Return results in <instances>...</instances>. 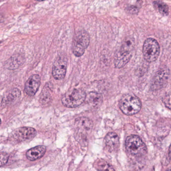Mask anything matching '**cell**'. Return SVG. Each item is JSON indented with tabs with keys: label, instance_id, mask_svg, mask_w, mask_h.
<instances>
[{
	"label": "cell",
	"instance_id": "277c9868",
	"mask_svg": "<svg viewBox=\"0 0 171 171\" xmlns=\"http://www.w3.org/2000/svg\"><path fill=\"white\" fill-rule=\"evenodd\" d=\"M125 146L127 151L131 155L140 157L146 154L147 147L140 137L136 135H131L127 137Z\"/></svg>",
	"mask_w": 171,
	"mask_h": 171
},
{
	"label": "cell",
	"instance_id": "8992f818",
	"mask_svg": "<svg viewBox=\"0 0 171 171\" xmlns=\"http://www.w3.org/2000/svg\"><path fill=\"white\" fill-rule=\"evenodd\" d=\"M67 67V58L64 54H59L55 60L52 73L57 80H61L65 77Z\"/></svg>",
	"mask_w": 171,
	"mask_h": 171
},
{
	"label": "cell",
	"instance_id": "7a4b0ae2",
	"mask_svg": "<svg viewBox=\"0 0 171 171\" xmlns=\"http://www.w3.org/2000/svg\"><path fill=\"white\" fill-rule=\"evenodd\" d=\"M87 95L84 90L75 88L66 92L62 98L64 106L69 108H74L80 105L87 98Z\"/></svg>",
	"mask_w": 171,
	"mask_h": 171
},
{
	"label": "cell",
	"instance_id": "9a60e30c",
	"mask_svg": "<svg viewBox=\"0 0 171 171\" xmlns=\"http://www.w3.org/2000/svg\"><path fill=\"white\" fill-rule=\"evenodd\" d=\"M24 62V57L19 54H17L15 56H12L6 64L8 68L14 69L17 68Z\"/></svg>",
	"mask_w": 171,
	"mask_h": 171
},
{
	"label": "cell",
	"instance_id": "30bf717a",
	"mask_svg": "<svg viewBox=\"0 0 171 171\" xmlns=\"http://www.w3.org/2000/svg\"><path fill=\"white\" fill-rule=\"evenodd\" d=\"M132 52H126L121 50L115 53L114 59V63L116 68H121L126 65L131 59Z\"/></svg>",
	"mask_w": 171,
	"mask_h": 171
},
{
	"label": "cell",
	"instance_id": "7402d4cb",
	"mask_svg": "<svg viewBox=\"0 0 171 171\" xmlns=\"http://www.w3.org/2000/svg\"><path fill=\"white\" fill-rule=\"evenodd\" d=\"M9 156L5 153H1V166L2 167L5 165L8 161Z\"/></svg>",
	"mask_w": 171,
	"mask_h": 171
},
{
	"label": "cell",
	"instance_id": "52a82bcc",
	"mask_svg": "<svg viewBox=\"0 0 171 171\" xmlns=\"http://www.w3.org/2000/svg\"><path fill=\"white\" fill-rule=\"evenodd\" d=\"M36 131L30 127H22L15 130L11 138L16 142H22L33 139L36 135Z\"/></svg>",
	"mask_w": 171,
	"mask_h": 171
},
{
	"label": "cell",
	"instance_id": "4fadbf2b",
	"mask_svg": "<svg viewBox=\"0 0 171 171\" xmlns=\"http://www.w3.org/2000/svg\"><path fill=\"white\" fill-rule=\"evenodd\" d=\"M76 126L82 132L88 133L92 130L93 124L89 119L85 117H80L75 121Z\"/></svg>",
	"mask_w": 171,
	"mask_h": 171
},
{
	"label": "cell",
	"instance_id": "d6986e66",
	"mask_svg": "<svg viewBox=\"0 0 171 171\" xmlns=\"http://www.w3.org/2000/svg\"><path fill=\"white\" fill-rule=\"evenodd\" d=\"M154 6L158 12L163 15L167 16L169 14V8L165 3L160 1L154 2Z\"/></svg>",
	"mask_w": 171,
	"mask_h": 171
},
{
	"label": "cell",
	"instance_id": "ffe728a7",
	"mask_svg": "<svg viewBox=\"0 0 171 171\" xmlns=\"http://www.w3.org/2000/svg\"><path fill=\"white\" fill-rule=\"evenodd\" d=\"M94 166L96 169L101 171H105V170H114L112 166L110 164L106 162V161L103 160H98L96 161L94 164Z\"/></svg>",
	"mask_w": 171,
	"mask_h": 171
},
{
	"label": "cell",
	"instance_id": "e0dca14e",
	"mask_svg": "<svg viewBox=\"0 0 171 171\" xmlns=\"http://www.w3.org/2000/svg\"><path fill=\"white\" fill-rule=\"evenodd\" d=\"M135 39L133 37H128L124 39L121 46V49L126 52H132L135 48Z\"/></svg>",
	"mask_w": 171,
	"mask_h": 171
},
{
	"label": "cell",
	"instance_id": "484cf974",
	"mask_svg": "<svg viewBox=\"0 0 171 171\" xmlns=\"http://www.w3.org/2000/svg\"><path fill=\"white\" fill-rule=\"evenodd\" d=\"M137 1H140V0H137Z\"/></svg>",
	"mask_w": 171,
	"mask_h": 171
},
{
	"label": "cell",
	"instance_id": "d4e9b609",
	"mask_svg": "<svg viewBox=\"0 0 171 171\" xmlns=\"http://www.w3.org/2000/svg\"><path fill=\"white\" fill-rule=\"evenodd\" d=\"M36 1H38V2H42V1H45V0H35Z\"/></svg>",
	"mask_w": 171,
	"mask_h": 171
},
{
	"label": "cell",
	"instance_id": "9c48e42d",
	"mask_svg": "<svg viewBox=\"0 0 171 171\" xmlns=\"http://www.w3.org/2000/svg\"><path fill=\"white\" fill-rule=\"evenodd\" d=\"M104 145L106 151L110 153L117 151L119 146V139L117 134L114 132L107 133L104 139Z\"/></svg>",
	"mask_w": 171,
	"mask_h": 171
},
{
	"label": "cell",
	"instance_id": "ac0fdd59",
	"mask_svg": "<svg viewBox=\"0 0 171 171\" xmlns=\"http://www.w3.org/2000/svg\"><path fill=\"white\" fill-rule=\"evenodd\" d=\"M48 87H44L40 97V102L43 105H47L51 101L50 92L49 91V88Z\"/></svg>",
	"mask_w": 171,
	"mask_h": 171
},
{
	"label": "cell",
	"instance_id": "cb8c5ba5",
	"mask_svg": "<svg viewBox=\"0 0 171 171\" xmlns=\"http://www.w3.org/2000/svg\"><path fill=\"white\" fill-rule=\"evenodd\" d=\"M169 155L170 157L171 158V144L170 146L169 149Z\"/></svg>",
	"mask_w": 171,
	"mask_h": 171
},
{
	"label": "cell",
	"instance_id": "ba28073f",
	"mask_svg": "<svg viewBox=\"0 0 171 171\" xmlns=\"http://www.w3.org/2000/svg\"><path fill=\"white\" fill-rule=\"evenodd\" d=\"M41 84V78L38 74L31 76L27 80L25 85V91L30 96H34Z\"/></svg>",
	"mask_w": 171,
	"mask_h": 171
},
{
	"label": "cell",
	"instance_id": "603a6c76",
	"mask_svg": "<svg viewBox=\"0 0 171 171\" xmlns=\"http://www.w3.org/2000/svg\"><path fill=\"white\" fill-rule=\"evenodd\" d=\"M127 11L128 12H129L131 14H135L138 12L139 10L137 9V8L135 6H130L127 8Z\"/></svg>",
	"mask_w": 171,
	"mask_h": 171
},
{
	"label": "cell",
	"instance_id": "7c38bea8",
	"mask_svg": "<svg viewBox=\"0 0 171 171\" xmlns=\"http://www.w3.org/2000/svg\"><path fill=\"white\" fill-rule=\"evenodd\" d=\"M46 151V148L44 146H39L31 148L26 152V156L30 161H35L43 156Z\"/></svg>",
	"mask_w": 171,
	"mask_h": 171
},
{
	"label": "cell",
	"instance_id": "3957f363",
	"mask_svg": "<svg viewBox=\"0 0 171 171\" xmlns=\"http://www.w3.org/2000/svg\"><path fill=\"white\" fill-rule=\"evenodd\" d=\"M90 43V37L85 30H80L76 33L72 42V51L75 56H82Z\"/></svg>",
	"mask_w": 171,
	"mask_h": 171
},
{
	"label": "cell",
	"instance_id": "5bb4252c",
	"mask_svg": "<svg viewBox=\"0 0 171 171\" xmlns=\"http://www.w3.org/2000/svg\"><path fill=\"white\" fill-rule=\"evenodd\" d=\"M21 96V91L17 88H13L8 91L4 96L2 101V104L4 105H9L19 99Z\"/></svg>",
	"mask_w": 171,
	"mask_h": 171
},
{
	"label": "cell",
	"instance_id": "2e32d148",
	"mask_svg": "<svg viewBox=\"0 0 171 171\" xmlns=\"http://www.w3.org/2000/svg\"><path fill=\"white\" fill-rule=\"evenodd\" d=\"M87 98L88 103L94 107H99L103 102V96L98 92H89Z\"/></svg>",
	"mask_w": 171,
	"mask_h": 171
},
{
	"label": "cell",
	"instance_id": "5b68a950",
	"mask_svg": "<svg viewBox=\"0 0 171 171\" xmlns=\"http://www.w3.org/2000/svg\"><path fill=\"white\" fill-rule=\"evenodd\" d=\"M160 46L156 40L148 38L144 42L142 53L147 61L152 62L158 59L160 54Z\"/></svg>",
	"mask_w": 171,
	"mask_h": 171
},
{
	"label": "cell",
	"instance_id": "44dd1931",
	"mask_svg": "<svg viewBox=\"0 0 171 171\" xmlns=\"http://www.w3.org/2000/svg\"><path fill=\"white\" fill-rule=\"evenodd\" d=\"M163 102L168 108H171V91L169 94H166V96L163 99Z\"/></svg>",
	"mask_w": 171,
	"mask_h": 171
},
{
	"label": "cell",
	"instance_id": "6da1fadb",
	"mask_svg": "<svg viewBox=\"0 0 171 171\" xmlns=\"http://www.w3.org/2000/svg\"><path fill=\"white\" fill-rule=\"evenodd\" d=\"M119 106L124 114L132 115L140 111L142 103L140 99L137 96L133 94H126L121 98Z\"/></svg>",
	"mask_w": 171,
	"mask_h": 171
},
{
	"label": "cell",
	"instance_id": "8fae6325",
	"mask_svg": "<svg viewBox=\"0 0 171 171\" xmlns=\"http://www.w3.org/2000/svg\"><path fill=\"white\" fill-rule=\"evenodd\" d=\"M169 75V72L168 69L162 68L158 70L155 75L153 82L152 83V87L154 89L162 87L163 85L166 83Z\"/></svg>",
	"mask_w": 171,
	"mask_h": 171
}]
</instances>
